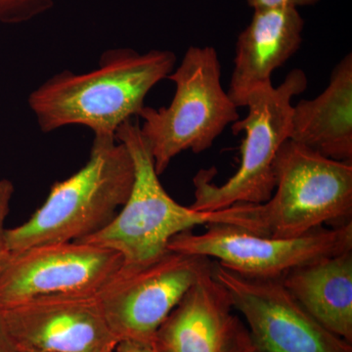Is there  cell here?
<instances>
[{"label": "cell", "instance_id": "6da1fadb", "mask_svg": "<svg viewBox=\"0 0 352 352\" xmlns=\"http://www.w3.org/2000/svg\"><path fill=\"white\" fill-rule=\"evenodd\" d=\"M175 63L168 50L113 48L101 55L94 71L78 75L64 69L51 76L30 94L28 104L43 133L82 126L94 138H116L124 122L139 117L146 96Z\"/></svg>", "mask_w": 352, "mask_h": 352}, {"label": "cell", "instance_id": "7a4b0ae2", "mask_svg": "<svg viewBox=\"0 0 352 352\" xmlns=\"http://www.w3.org/2000/svg\"><path fill=\"white\" fill-rule=\"evenodd\" d=\"M116 139L126 146L133 162L131 194L105 228L76 242L119 252L122 258L119 273L133 272L161 258L175 236L196 226L227 224L249 230L252 205L237 204L214 212H201L173 200L160 182L138 120L124 122L116 132Z\"/></svg>", "mask_w": 352, "mask_h": 352}, {"label": "cell", "instance_id": "3957f363", "mask_svg": "<svg viewBox=\"0 0 352 352\" xmlns=\"http://www.w3.org/2000/svg\"><path fill=\"white\" fill-rule=\"evenodd\" d=\"M133 182V162L126 146L116 138H94L87 164L55 182L25 223L6 229L9 252L74 242L99 232L126 204Z\"/></svg>", "mask_w": 352, "mask_h": 352}, {"label": "cell", "instance_id": "277c9868", "mask_svg": "<svg viewBox=\"0 0 352 352\" xmlns=\"http://www.w3.org/2000/svg\"><path fill=\"white\" fill-rule=\"evenodd\" d=\"M221 68L212 46H191L168 76L175 85L168 107L143 108L141 134L161 175L176 156L210 149L228 124L239 120L238 107L222 88Z\"/></svg>", "mask_w": 352, "mask_h": 352}, {"label": "cell", "instance_id": "5b68a950", "mask_svg": "<svg viewBox=\"0 0 352 352\" xmlns=\"http://www.w3.org/2000/svg\"><path fill=\"white\" fill-rule=\"evenodd\" d=\"M307 87L305 72L295 69L279 87L270 83L251 92L245 104L247 117L232 126L234 134L245 132L239 168L222 185L212 182L214 168L199 170L193 178L195 201L190 207L214 212L237 204L261 205L270 200L276 184L275 160L289 139L292 100Z\"/></svg>", "mask_w": 352, "mask_h": 352}, {"label": "cell", "instance_id": "8992f818", "mask_svg": "<svg viewBox=\"0 0 352 352\" xmlns=\"http://www.w3.org/2000/svg\"><path fill=\"white\" fill-rule=\"evenodd\" d=\"M272 196L254 207L252 232L298 237L324 223L351 219L352 163L336 161L288 140L275 160Z\"/></svg>", "mask_w": 352, "mask_h": 352}, {"label": "cell", "instance_id": "52a82bcc", "mask_svg": "<svg viewBox=\"0 0 352 352\" xmlns=\"http://www.w3.org/2000/svg\"><path fill=\"white\" fill-rule=\"evenodd\" d=\"M168 251L217 259L243 276L281 279L300 266L352 251V221L291 238H273L239 226L212 224L201 234L186 231L170 241Z\"/></svg>", "mask_w": 352, "mask_h": 352}, {"label": "cell", "instance_id": "ba28073f", "mask_svg": "<svg viewBox=\"0 0 352 352\" xmlns=\"http://www.w3.org/2000/svg\"><path fill=\"white\" fill-rule=\"evenodd\" d=\"M122 266L119 252L76 241L10 252L0 270V311L43 296L98 294Z\"/></svg>", "mask_w": 352, "mask_h": 352}, {"label": "cell", "instance_id": "9c48e42d", "mask_svg": "<svg viewBox=\"0 0 352 352\" xmlns=\"http://www.w3.org/2000/svg\"><path fill=\"white\" fill-rule=\"evenodd\" d=\"M214 266L210 259L168 251L133 272L118 273L98 296L118 340L152 344L157 329L198 278Z\"/></svg>", "mask_w": 352, "mask_h": 352}, {"label": "cell", "instance_id": "30bf717a", "mask_svg": "<svg viewBox=\"0 0 352 352\" xmlns=\"http://www.w3.org/2000/svg\"><path fill=\"white\" fill-rule=\"evenodd\" d=\"M214 274L244 317L259 351L352 352V344L315 320L281 280L243 276L219 263Z\"/></svg>", "mask_w": 352, "mask_h": 352}, {"label": "cell", "instance_id": "8fae6325", "mask_svg": "<svg viewBox=\"0 0 352 352\" xmlns=\"http://www.w3.org/2000/svg\"><path fill=\"white\" fill-rule=\"evenodd\" d=\"M17 349L43 352H113L98 294L32 298L0 311Z\"/></svg>", "mask_w": 352, "mask_h": 352}, {"label": "cell", "instance_id": "7c38bea8", "mask_svg": "<svg viewBox=\"0 0 352 352\" xmlns=\"http://www.w3.org/2000/svg\"><path fill=\"white\" fill-rule=\"evenodd\" d=\"M214 266L190 287L155 335L157 352H248L254 346Z\"/></svg>", "mask_w": 352, "mask_h": 352}, {"label": "cell", "instance_id": "4fadbf2b", "mask_svg": "<svg viewBox=\"0 0 352 352\" xmlns=\"http://www.w3.org/2000/svg\"><path fill=\"white\" fill-rule=\"evenodd\" d=\"M303 21L296 8L256 9L251 24L241 32L227 94L245 107L256 88L270 85L275 69L283 66L300 48Z\"/></svg>", "mask_w": 352, "mask_h": 352}, {"label": "cell", "instance_id": "5bb4252c", "mask_svg": "<svg viewBox=\"0 0 352 352\" xmlns=\"http://www.w3.org/2000/svg\"><path fill=\"white\" fill-rule=\"evenodd\" d=\"M289 140L336 161L352 163V55L336 65L328 87L292 111Z\"/></svg>", "mask_w": 352, "mask_h": 352}, {"label": "cell", "instance_id": "9a60e30c", "mask_svg": "<svg viewBox=\"0 0 352 352\" xmlns=\"http://www.w3.org/2000/svg\"><path fill=\"white\" fill-rule=\"evenodd\" d=\"M280 280L315 320L352 344V251L300 266Z\"/></svg>", "mask_w": 352, "mask_h": 352}, {"label": "cell", "instance_id": "2e32d148", "mask_svg": "<svg viewBox=\"0 0 352 352\" xmlns=\"http://www.w3.org/2000/svg\"><path fill=\"white\" fill-rule=\"evenodd\" d=\"M57 0H0V24L30 22L47 12Z\"/></svg>", "mask_w": 352, "mask_h": 352}, {"label": "cell", "instance_id": "e0dca14e", "mask_svg": "<svg viewBox=\"0 0 352 352\" xmlns=\"http://www.w3.org/2000/svg\"><path fill=\"white\" fill-rule=\"evenodd\" d=\"M13 194V183L8 179H0V270L10 256L6 243V221Z\"/></svg>", "mask_w": 352, "mask_h": 352}, {"label": "cell", "instance_id": "ac0fdd59", "mask_svg": "<svg viewBox=\"0 0 352 352\" xmlns=\"http://www.w3.org/2000/svg\"><path fill=\"white\" fill-rule=\"evenodd\" d=\"M248 3L254 10L256 9L280 8V7H292L311 6L318 0H247Z\"/></svg>", "mask_w": 352, "mask_h": 352}, {"label": "cell", "instance_id": "d6986e66", "mask_svg": "<svg viewBox=\"0 0 352 352\" xmlns=\"http://www.w3.org/2000/svg\"><path fill=\"white\" fill-rule=\"evenodd\" d=\"M113 352H157L152 344L136 340H120Z\"/></svg>", "mask_w": 352, "mask_h": 352}, {"label": "cell", "instance_id": "ffe728a7", "mask_svg": "<svg viewBox=\"0 0 352 352\" xmlns=\"http://www.w3.org/2000/svg\"><path fill=\"white\" fill-rule=\"evenodd\" d=\"M0 352H18L17 347L7 331L1 315H0Z\"/></svg>", "mask_w": 352, "mask_h": 352}, {"label": "cell", "instance_id": "44dd1931", "mask_svg": "<svg viewBox=\"0 0 352 352\" xmlns=\"http://www.w3.org/2000/svg\"><path fill=\"white\" fill-rule=\"evenodd\" d=\"M248 352H261V351H258V349H256V347L254 346H252V349H250V351H248Z\"/></svg>", "mask_w": 352, "mask_h": 352}, {"label": "cell", "instance_id": "7402d4cb", "mask_svg": "<svg viewBox=\"0 0 352 352\" xmlns=\"http://www.w3.org/2000/svg\"><path fill=\"white\" fill-rule=\"evenodd\" d=\"M18 352H43V351H23V349H18Z\"/></svg>", "mask_w": 352, "mask_h": 352}]
</instances>
